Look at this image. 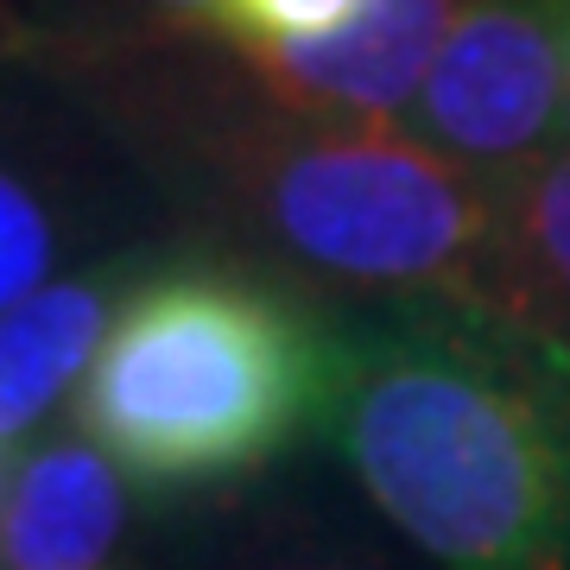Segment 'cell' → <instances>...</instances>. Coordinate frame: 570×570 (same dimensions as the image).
<instances>
[{
    "mask_svg": "<svg viewBox=\"0 0 570 570\" xmlns=\"http://www.w3.org/2000/svg\"><path fill=\"white\" fill-rule=\"evenodd\" d=\"M330 419L367 501L444 570H570V367L489 311L336 348Z\"/></svg>",
    "mask_w": 570,
    "mask_h": 570,
    "instance_id": "obj_1",
    "label": "cell"
},
{
    "mask_svg": "<svg viewBox=\"0 0 570 570\" xmlns=\"http://www.w3.org/2000/svg\"><path fill=\"white\" fill-rule=\"evenodd\" d=\"M330 381L336 348L279 292L223 266H178L108 324L77 419L127 475L197 489L273 463L330 412Z\"/></svg>",
    "mask_w": 570,
    "mask_h": 570,
    "instance_id": "obj_2",
    "label": "cell"
},
{
    "mask_svg": "<svg viewBox=\"0 0 570 570\" xmlns=\"http://www.w3.org/2000/svg\"><path fill=\"white\" fill-rule=\"evenodd\" d=\"M254 223L305 266L381 292L475 305L494 242V190L387 121H298L235 159Z\"/></svg>",
    "mask_w": 570,
    "mask_h": 570,
    "instance_id": "obj_3",
    "label": "cell"
},
{
    "mask_svg": "<svg viewBox=\"0 0 570 570\" xmlns=\"http://www.w3.org/2000/svg\"><path fill=\"white\" fill-rule=\"evenodd\" d=\"M570 0H469L431 63L425 127L450 153L513 165L558 127Z\"/></svg>",
    "mask_w": 570,
    "mask_h": 570,
    "instance_id": "obj_4",
    "label": "cell"
},
{
    "mask_svg": "<svg viewBox=\"0 0 570 570\" xmlns=\"http://www.w3.org/2000/svg\"><path fill=\"white\" fill-rule=\"evenodd\" d=\"M463 13L469 0H367L330 39L254 45L242 51V63L273 102L298 108V115L381 121L400 102H412V89H425L431 63Z\"/></svg>",
    "mask_w": 570,
    "mask_h": 570,
    "instance_id": "obj_5",
    "label": "cell"
},
{
    "mask_svg": "<svg viewBox=\"0 0 570 570\" xmlns=\"http://www.w3.org/2000/svg\"><path fill=\"white\" fill-rule=\"evenodd\" d=\"M570 367V153L520 165L494 190V242L475 279V305Z\"/></svg>",
    "mask_w": 570,
    "mask_h": 570,
    "instance_id": "obj_6",
    "label": "cell"
},
{
    "mask_svg": "<svg viewBox=\"0 0 570 570\" xmlns=\"http://www.w3.org/2000/svg\"><path fill=\"white\" fill-rule=\"evenodd\" d=\"M121 520V475L102 450H39L0 501V570H102Z\"/></svg>",
    "mask_w": 570,
    "mask_h": 570,
    "instance_id": "obj_7",
    "label": "cell"
},
{
    "mask_svg": "<svg viewBox=\"0 0 570 570\" xmlns=\"http://www.w3.org/2000/svg\"><path fill=\"white\" fill-rule=\"evenodd\" d=\"M108 311L89 285H45L0 317V444L20 438L102 348Z\"/></svg>",
    "mask_w": 570,
    "mask_h": 570,
    "instance_id": "obj_8",
    "label": "cell"
},
{
    "mask_svg": "<svg viewBox=\"0 0 570 570\" xmlns=\"http://www.w3.org/2000/svg\"><path fill=\"white\" fill-rule=\"evenodd\" d=\"M367 0H216L209 26L235 39V51L254 45H305V39H330L336 26H348Z\"/></svg>",
    "mask_w": 570,
    "mask_h": 570,
    "instance_id": "obj_9",
    "label": "cell"
},
{
    "mask_svg": "<svg viewBox=\"0 0 570 570\" xmlns=\"http://www.w3.org/2000/svg\"><path fill=\"white\" fill-rule=\"evenodd\" d=\"M45 266H51V223L39 197L0 171V317L45 292Z\"/></svg>",
    "mask_w": 570,
    "mask_h": 570,
    "instance_id": "obj_10",
    "label": "cell"
},
{
    "mask_svg": "<svg viewBox=\"0 0 570 570\" xmlns=\"http://www.w3.org/2000/svg\"><path fill=\"white\" fill-rule=\"evenodd\" d=\"M159 7H178V13H204V20L216 13V0H159Z\"/></svg>",
    "mask_w": 570,
    "mask_h": 570,
    "instance_id": "obj_11",
    "label": "cell"
},
{
    "mask_svg": "<svg viewBox=\"0 0 570 570\" xmlns=\"http://www.w3.org/2000/svg\"><path fill=\"white\" fill-rule=\"evenodd\" d=\"M266 570H348V564H305V558H298V564H266Z\"/></svg>",
    "mask_w": 570,
    "mask_h": 570,
    "instance_id": "obj_12",
    "label": "cell"
},
{
    "mask_svg": "<svg viewBox=\"0 0 570 570\" xmlns=\"http://www.w3.org/2000/svg\"><path fill=\"white\" fill-rule=\"evenodd\" d=\"M564 121H570V39H564Z\"/></svg>",
    "mask_w": 570,
    "mask_h": 570,
    "instance_id": "obj_13",
    "label": "cell"
}]
</instances>
